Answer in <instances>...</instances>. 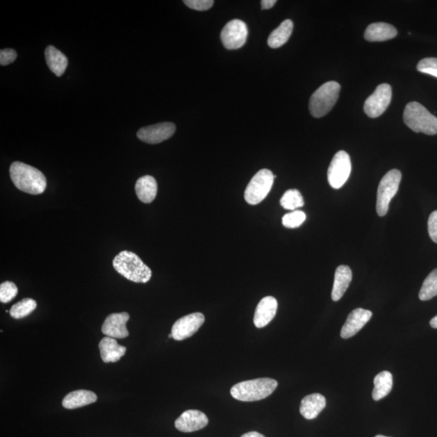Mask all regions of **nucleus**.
Masks as SVG:
<instances>
[{
  "mask_svg": "<svg viewBox=\"0 0 437 437\" xmlns=\"http://www.w3.org/2000/svg\"><path fill=\"white\" fill-rule=\"evenodd\" d=\"M10 176L16 188L29 195H41L47 188V179L40 170L16 161L10 166Z\"/></svg>",
  "mask_w": 437,
  "mask_h": 437,
  "instance_id": "nucleus-1",
  "label": "nucleus"
},
{
  "mask_svg": "<svg viewBox=\"0 0 437 437\" xmlns=\"http://www.w3.org/2000/svg\"><path fill=\"white\" fill-rule=\"evenodd\" d=\"M113 266L121 276L134 283H146L151 278V269L138 255L127 250L117 255L113 260Z\"/></svg>",
  "mask_w": 437,
  "mask_h": 437,
  "instance_id": "nucleus-2",
  "label": "nucleus"
},
{
  "mask_svg": "<svg viewBox=\"0 0 437 437\" xmlns=\"http://www.w3.org/2000/svg\"><path fill=\"white\" fill-rule=\"evenodd\" d=\"M278 382L272 378H258L245 381L231 388V395L240 402L260 401L269 397L276 390Z\"/></svg>",
  "mask_w": 437,
  "mask_h": 437,
  "instance_id": "nucleus-3",
  "label": "nucleus"
},
{
  "mask_svg": "<svg viewBox=\"0 0 437 437\" xmlns=\"http://www.w3.org/2000/svg\"><path fill=\"white\" fill-rule=\"evenodd\" d=\"M405 124L416 133L437 134V117L420 103L412 101L406 105L404 114Z\"/></svg>",
  "mask_w": 437,
  "mask_h": 437,
  "instance_id": "nucleus-4",
  "label": "nucleus"
},
{
  "mask_svg": "<svg viewBox=\"0 0 437 437\" xmlns=\"http://www.w3.org/2000/svg\"><path fill=\"white\" fill-rule=\"evenodd\" d=\"M341 87L336 81H329L313 92L309 100V111L315 117H322L335 106L340 96Z\"/></svg>",
  "mask_w": 437,
  "mask_h": 437,
  "instance_id": "nucleus-5",
  "label": "nucleus"
},
{
  "mask_svg": "<svg viewBox=\"0 0 437 437\" xmlns=\"http://www.w3.org/2000/svg\"><path fill=\"white\" fill-rule=\"evenodd\" d=\"M401 180L402 174L397 170L388 172L381 180L377 195V212L379 217H385L389 211L390 201L399 190Z\"/></svg>",
  "mask_w": 437,
  "mask_h": 437,
  "instance_id": "nucleus-6",
  "label": "nucleus"
},
{
  "mask_svg": "<svg viewBox=\"0 0 437 437\" xmlns=\"http://www.w3.org/2000/svg\"><path fill=\"white\" fill-rule=\"evenodd\" d=\"M277 176L269 170H262L254 176L245 191V199L250 205H257L267 197Z\"/></svg>",
  "mask_w": 437,
  "mask_h": 437,
  "instance_id": "nucleus-7",
  "label": "nucleus"
},
{
  "mask_svg": "<svg viewBox=\"0 0 437 437\" xmlns=\"http://www.w3.org/2000/svg\"><path fill=\"white\" fill-rule=\"evenodd\" d=\"M351 171L349 155L345 151H338L329 166L327 172L329 184L333 189H340L349 179Z\"/></svg>",
  "mask_w": 437,
  "mask_h": 437,
  "instance_id": "nucleus-8",
  "label": "nucleus"
},
{
  "mask_svg": "<svg viewBox=\"0 0 437 437\" xmlns=\"http://www.w3.org/2000/svg\"><path fill=\"white\" fill-rule=\"evenodd\" d=\"M392 98V88L388 83H382L377 86L374 92L367 98L365 102L364 110L365 114L375 119L384 114L388 106H390Z\"/></svg>",
  "mask_w": 437,
  "mask_h": 437,
  "instance_id": "nucleus-9",
  "label": "nucleus"
},
{
  "mask_svg": "<svg viewBox=\"0 0 437 437\" xmlns=\"http://www.w3.org/2000/svg\"><path fill=\"white\" fill-rule=\"evenodd\" d=\"M248 36L247 24L240 19L229 22L221 32V41L228 50H237L245 45Z\"/></svg>",
  "mask_w": 437,
  "mask_h": 437,
  "instance_id": "nucleus-10",
  "label": "nucleus"
},
{
  "mask_svg": "<svg viewBox=\"0 0 437 437\" xmlns=\"http://www.w3.org/2000/svg\"><path fill=\"white\" fill-rule=\"evenodd\" d=\"M205 317L203 313H194L179 319L172 327L171 333L174 340L181 341L193 336L203 326Z\"/></svg>",
  "mask_w": 437,
  "mask_h": 437,
  "instance_id": "nucleus-11",
  "label": "nucleus"
},
{
  "mask_svg": "<svg viewBox=\"0 0 437 437\" xmlns=\"http://www.w3.org/2000/svg\"><path fill=\"white\" fill-rule=\"evenodd\" d=\"M175 131L176 126L172 122H161L143 127L137 133V137L145 143L156 145L169 140L174 135Z\"/></svg>",
  "mask_w": 437,
  "mask_h": 437,
  "instance_id": "nucleus-12",
  "label": "nucleus"
},
{
  "mask_svg": "<svg viewBox=\"0 0 437 437\" xmlns=\"http://www.w3.org/2000/svg\"><path fill=\"white\" fill-rule=\"evenodd\" d=\"M208 424V416L198 410L185 411L175 421L176 429L183 433H193L204 429Z\"/></svg>",
  "mask_w": 437,
  "mask_h": 437,
  "instance_id": "nucleus-13",
  "label": "nucleus"
},
{
  "mask_svg": "<svg viewBox=\"0 0 437 437\" xmlns=\"http://www.w3.org/2000/svg\"><path fill=\"white\" fill-rule=\"evenodd\" d=\"M130 315L124 312L112 313L106 318L101 327V331L105 336L113 338H124L129 336L126 323L129 321Z\"/></svg>",
  "mask_w": 437,
  "mask_h": 437,
  "instance_id": "nucleus-14",
  "label": "nucleus"
},
{
  "mask_svg": "<svg viewBox=\"0 0 437 437\" xmlns=\"http://www.w3.org/2000/svg\"><path fill=\"white\" fill-rule=\"evenodd\" d=\"M372 313L364 308H356L348 315L347 321L341 330L343 338H349L356 335L368 321L370 320Z\"/></svg>",
  "mask_w": 437,
  "mask_h": 437,
  "instance_id": "nucleus-15",
  "label": "nucleus"
},
{
  "mask_svg": "<svg viewBox=\"0 0 437 437\" xmlns=\"http://www.w3.org/2000/svg\"><path fill=\"white\" fill-rule=\"evenodd\" d=\"M277 299L273 297H266L260 301L255 311L254 323L257 328H263L273 320L277 313Z\"/></svg>",
  "mask_w": 437,
  "mask_h": 437,
  "instance_id": "nucleus-16",
  "label": "nucleus"
},
{
  "mask_svg": "<svg viewBox=\"0 0 437 437\" xmlns=\"http://www.w3.org/2000/svg\"><path fill=\"white\" fill-rule=\"evenodd\" d=\"M326 397L320 394H313L304 397L299 406V412L306 420H311L317 418L319 414L325 409Z\"/></svg>",
  "mask_w": 437,
  "mask_h": 437,
  "instance_id": "nucleus-17",
  "label": "nucleus"
},
{
  "mask_svg": "<svg viewBox=\"0 0 437 437\" xmlns=\"http://www.w3.org/2000/svg\"><path fill=\"white\" fill-rule=\"evenodd\" d=\"M352 281V272L349 267L346 266V265H341L336 269L331 293L333 302L340 301L349 287Z\"/></svg>",
  "mask_w": 437,
  "mask_h": 437,
  "instance_id": "nucleus-18",
  "label": "nucleus"
},
{
  "mask_svg": "<svg viewBox=\"0 0 437 437\" xmlns=\"http://www.w3.org/2000/svg\"><path fill=\"white\" fill-rule=\"evenodd\" d=\"M99 349L103 362L116 363L125 355L126 348L117 343L115 338H103L99 343Z\"/></svg>",
  "mask_w": 437,
  "mask_h": 437,
  "instance_id": "nucleus-19",
  "label": "nucleus"
},
{
  "mask_svg": "<svg viewBox=\"0 0 437 437\" xmlns=\"http://www.w3.org/2000/svg\"><path fill=\"white\" fill-rule=\"evenodd\" d=\"M397 29L390 24L378 22L371 24L366 28L365 38L368 42H385L397 36Z\"/></svg>",
  "mask_w": 437,
  "mask_h": 437,
  "instance_id": "nucleus-20",
  "label": "nucleus"
},
{
  "mask_svg": "<svg viewBox=\"0 0 437 437\" xmlns=\"http://www.w3.org/2000/svg\"><path fill=\"white\" fill-rule=\"evenodd\" d=\"M97 400L95 393L86 390H79L69 393L63 400V406L66 409H76L94 404Z\"/></svg>",
  "mask_w": 437,
  "mask_h": 437,
  "instance_id": "nucleus-21",
  "label": "nucleus"
},
{
  "mask_svg": "<svg viewBox=\"0 0 437 437\" xmlns=\"http://www.w3.org/2000/svg\"><path fill=\"white\" fill-rule=\"evenodd\" d=\"M157 183L154 176L146 175L136 181L135 193L137 197L145 204L154 202L157 194Z\"/></svg>",
  "mask_w": 437,
  "mask_h": 437,
  "instance_id": "nucleus-22",
  "label": "nucleus"
},
{
  "mask_svg": "<svg viewBox=\"0 0 437 437\" xmlns=\"http://www.w3.org/2000/svg\"><path fill=\"white\" fill-rule=\"evenodd\" d=\"M45 56L47 65L57 76H61L68 65L67 58L58 49L49 46L46 49Z\"/></svg>",
  "mask_w": 437,
  "mask_h": 437,
  "instance_id": "nucleus-23",
  "label": "nucleus"
},
{
  "mask_svg": "<svg viewBox=\"0 0 437 437\" xmlns=\"http://www.w3.org/2000/svg\"><path fill=\"white\" fill-rule=\"evenodd\" d=\"M293 31L291 19L283 22L277 28L270 34L267 43L270 47L277 49L284 45L290 38Z\"/></svg>",
  "mask_w": 437,
  "mask_h": 437,
  "instance_id": "nucleus-24",
  "label": "nucleus"
},
{
  "mask_svg": "<svg viewBox=\"0 0 437 437\" xmlns=\"http://www.w3.org/2000/svg\"><path fill=\"white\" fill-rule=\"evenodd\" d=\"M393 376L391 372L383 371L374 378V389L372 391V399L379 401L384 399L392 390Z\"/></svg>",
  "mask_w": 437,
  "mask_h": 437,
  "instance_id": "nucleus-25",
  "label": "nucleus"
},
{
  "mask_svg": "<svg viewBox=\"0 0 437 437\" xmlns=\"http://www.w3.org/2000/svg\"><path fill=\"white\" fill-rule=\"evenodd\" d=\"M37 302L31 298H24L22 301L15 304L10 309V315L16 319H22L29 315L37 308Z\"/></svg>",
  "mask_w": 437,
  "mask_h": 437,
  "instance_id": "nucleus-26",
  "label": "nucleus"
},
{
  "mask_svg": "<svg viewBox=\"0 0 437 437\" xmlns=\"http://www.w3.org/2000/svg\"><path fill=\"white\" fill-rule=\"evenodd\" d=\"M437 296V269L434 270L422 286L419 297L421 301L426 302Z\"/></svg>",
  "mask_w": 437,
  "mask_h": 437,
  "instance_id": "nucleus-27",
  "label": "nucleus"
},
{
  "mask_svg": "<svg viewBox=\"0 0 437 437\" xmlns=\"http://www.w3.org/2000/svg\"><path fill=\"white\" fill-rule=\"evenodd\" d=\"M281 204L284 209L296 211L302 208L304 202L301 192L297 190H288L282 196Z\"/></svg>",
  "mask_w": 437,
  "mask_h": 437,
  "instance_id": "nucleus-28",
  "label": "nucleus"
},
{
  "mask_svg": "<svg viewBox=\"0 0 437 437\" xmlns=\"http://www.w3.org/2000/svg\"><path fill=\"white\" fill-rule=\"evenodd\" d=\"M306 220V215L302 211H293L290 213L283 215L282 222L284 227L296 229L299 227Z\"/></svg>",
  "mask_w": 437,
  "mask_h": 437,
  "instance_id": "nucleus-29",
  "label": "nucleus"
},
{
  "mask_svg": "<svg viewBox=\"0 0 437 437\" xmlns=\"http://www.w3.org/2000/svg\"><path fill=\"white\" fill-rule=\"evenodd\" d=\"M18 288L13 282L6 281L0 286V302L7 304L17 297Z\"/></svg>",
  "mask_w": 437,
  "mask_h": 437,
  "instance_id": "nucleus-30",
  "label": "nucleus"
},
{
  "mask_svg": "<svg viewBox=\"0 0 437 437\" xmlns=\"http://www.w3.org/2000/svg\"><path fill=\"white\" fill-rule=\"evenodd\" d=\"M417 70L437 78V58H426L419 62Z\"/></svg>",
  "mask_w": 437,
  "mask_h": 437,
  "instance_id": "nucleus-31",
  "label": "nucleus"
},
{
  "mask_svg": "<svg viewBox=\"0 0 437 437\" xmlns=\"http://www.w3.org/2000/svg\"><path fill=\"white\" fill-rule=\"evenodd\" d=\"M186 6L196 11H207L213 6V0H185Z\"/></svg>",
  "mask_w": 437,
  "mask_h": 437,
  "instance_id": "nucleus-32",
  "label": "nucleus"
},
{
  "mask_svg": "<svg viewBox=\"0 0 437 437\" xmlns=\"http://www.w3.org/2000/svg\"><path fill=\"white\" fill-rule=\"evenodd\" d=\"M17 53L13 49H4L0 51V65L7 66L16 60Z\"/></svg>",
  "mask_w": 437,
  "mask_h": 437,
  "instance_id": "nucleus-33",
  "label": "nucleus"
},
{
  "mask_svg": "<svg viewBox=\"0 0 437 437\" xmlns=\"http://www.w3.org/2000/svg\"><path fill=\"white\" fill-rule=\"evenodd\" d=\"M428 228L431 239L437 244V211L430 215Z\"/></svg>",
  "mask_w": 437,
  "mask_h": 437,
  "instance_id": "nucleus-34",
  "label": "nucleus"
},
{
  "mask_svg": "<svg viewBox=\"0 0 437 437\" xmlns=\"http://www.w3.org/2000/svg\"><path fill=\"white\" fill-rule=\"evenodd\" d=\"M277 3V0H263L261 1L262 8L263 9H270L272 8L276 5Z\"/></svg>",
  "mask_w": 437,
  "mask_h": 437,
  "instance_id": "nucleus-35",
  "label": "nucleus"
},
{
  "mask_svg": "<svg viewBox=\"0 0 437 437\" xmlns=\"http://www.w3.org/2000/svg\"><path fill=\"white\" fill-rule=\"evenodd\" d=\"M240 437H265L261 434L257 433V431H249V433L245 434Z\"/></svg>",
  "mask_w": 437,
  "mask_h": 437,
  "instance_id": "nucleus-36",
  "label": "nucleus"
},
{
  "mask_svg": "<svg viewBox=\"0 0 437 437\" xmlns=\"http://www.w3.org/2000/svg\"><path fill=\"white\" fill-rule=\"evenodd\" d=\"M430 326L434 329H437V315L431 319Z\"/></svg>",
  "mask_w": 437,
  "mask_h": 437,
  "instance_id": "nucleus-37",
  "label": "nucleus"
},
{
  "mask_svg": "<svg viewBox=\"0 0 437 437\" xmlns=\"http://www.w3.org/2000/svg\"><path fill=\"white\" fill-rule=\"evenodd\" d=\"M375 437H389V436H385L378 435V436H375Z\"/></svg>",
  "mask_w": 437,
  "mask_h": 437,
  "instance_id": "nucleus-38",
  "label": "nucleus"
},
{
  "mask_svg": "<svg viewBox=\"0 0 437 437\" xmlns=\"http://www.w3.org/2000/svg\"><path fill=\"white\" fill-rule=\"evenodd\" d=\"M169 338H173V336H172V333H170V335H169Z\"/></svg>",
  "mask_w": 437,
  "mask_h": 437,
  "instance_id": "nucleus-39",
  "label": "nucleus"
}]
</instances>
